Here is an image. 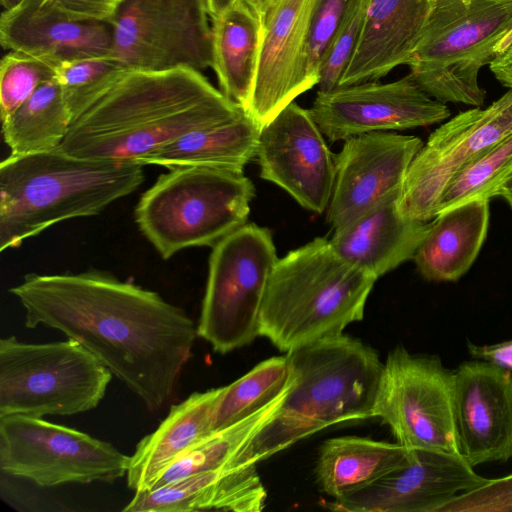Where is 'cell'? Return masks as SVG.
<instances>
[{
	"label": "cell",
	"mask_w": 512,
	"mask_h": 512,
	"mask_svg": "<svg viewBox=\"0 0 512 512\" xmlns=\"http://www.w3.org/2000/svg\"><path fill=\"white\" fill-rule=\"evenodd\" d=\"M72 124L58 147L77 157L138 163L179 137L246 113L187 67H120L66 97Z\"/></svg>",
	"instance_id": "2"
},
{
	"label": "cell",
	"mask_w": 512,
	"mask_h": 512,
	"mask_svg": "<svg viewBox=\"0 0 512 512\" xmlns=\"http://www.w3.org/2000/svg\"><path fill=\"white\" fill-rule=\"evenodd\" d=\"M512 133V89L487 108L461 112L440 125L410 163L399 199L401 213L429 221L450 182Z\"/></svg>",
	"instance_id": "13"
},
{
	"label": "cell",
	"mask_w": 512,
	"mask_h": 512,
	"mask_svg": "<svg viewBox=\"0 0 512 512\" xmlns=\"http://www.w3.org/2000/svg\"><path fill=\"white\" fill-rule=\"evenodd\" d=\"M71 124L64 90L53 78L2 122V134L10 154L38 153L58 148Z\"/></svg>",
	"instance_id": "28"
},
{
	"label": "cell",
	"mask_w": 512,
	"mask_h": 512,
	"mask_svg": "<svg viewBox=\"0 0 512 512\" xmlns=\"http://www.w3.org/2000/svg\"><path fill=\"white\" fill-rule=\"evenodd\" d=\"M54 76L53 65L20 52L9 51L0 64L1 122L7 120Z\"/></svg>",
	"instance_id": "32"
},
{
	"label": "cell",
	"mask_w": 512,
	"mask_h": 512,
	"mask_svg": "<svg viewBox=\"0 0 512 512\" xmlns=\"http://www.w3.org/2000/svg\"><path fill=\"white\" fill-rule=\"evenodd\" d=\"M224 387L194 392L172 405L156 430L137 444L130 456L127 485L135 492L152 489L164 472L188 449L211 433V423Z\"/></svg>",
	"instance_id": "23"
},
{
	"label": "cell",
	"mask_w": 512,
	"mask_h": 512,
	"mask_svg": "<svg viewBox=\"0 0 512 512\" xmlns=\"http://www.w3.org/2000/svg\"><path fill=\"white\" fill-rule=\"evenodd\" d=\"M221 468L214 471L197 473L149 490L137 491L131 501L123 508V511H199L200 500L205 490L218 478Z\"/></svg>",
	"instance_id": "33"
},
{
	"label": "cell",
	"mask_w": 512,
	"mask_h": 512,
	"mask_svg": "<svg viewBox=\"0 0 512 512\" xmlns=\"http://www.w3.org/2000/svg\"><path fill=\"white\" fill-rule=\"evenodd\" d=\"M255 194L243 170L170 169L140 197L135 221L163 259L183 249L214 246L246 224Z\"/></svg>",
	"instance_id": "6"
},
{
	"label": "cell",
	"mask_w": 512,
	"mask_h": 512,
	"mask_svg": "<svg viewBox=\"0 0 512 512\" xmlns=\"http://www.w3.org/2000/svg\"><path fill=\"white\" fill-rule=\"evenodd\" d=\"M120 67L109 57L79 59L56 65L54 78L62 86L65 97H69L96 85Z\"/></svg>",
	"instance_id": "37"
},
{
	"label": "cell",
	"mask_w": 512,
	"mask_h": 512,
	"mask_svg": "<svg viewBox=\"0 0 512 512\" xmlns=\"http://www.w3.org/2000/svg\"><path fill=\"white\" fill-rule=\"evenodd\" d=\"M143 165L61 151L13 155L0 163V251L51 226L101 213L143 183Z\"/></svg>",
	"instance_id": "4"
},
{
	"label": "cell",
	"mask_w": 512,
	"mask_h": 512,
	"mask_svg": "<svg viewBox=\"0 0 512 512\" xmlns=\"http://www.w3.org/2000/svg\"><path fill=\"white\" fill-rule=\"evenodd\" d=\"M278 260L268 229L254 223L232 231L212 248L197 335L226 354L259 336V316Z\"/></svg>",
	"instance_id": "9"
},
{
	"label": "cell",
	"mask_w": 512,
	"mask_h": 512,
	"mask_svg": "<svg viewBox=\"0 0 512 512\" xmlns=\"http://www.w3.org/2000/svg\"><path fill=\"white\" fill-rule=\"evenodd\" d=\"M309 109L294 101L261 128L260 177L288 192L307 210H327L335 179L334 155Z\"/></svg>",
	"instance_id": "15"
},
{
	"label": "cell",
	"mask_w": 512,
	"mask_h": 512,
	"mask_svg": "<svg viewBox=\"0 0 512 512\" xmlns=\"http://www.w3.org/2000/svg\"><path fill=\"white\" fill-rule=\"evenodd\" d=\"M212 68L225 96L249 108L258 67L262 20L244 1L212 18Z\"/></svg>",
	"instance_id": "27"
},
{
	"label": "cell",
	"mask_w": 512,
	"mask_h": 512,
	"mask_svg": "<svg viewBox=\"0 0 512 512\" xmlns=\"http://www.w3.org/2000/svg\"><path fill=\"white\" fill-rule=\"evenodd\" d=\"M499 196L504 198L509 204V206L512 208V180L503 187V189L499 193Z\"/></svg>",
	"instance_id": "43"
},
{
	"label": "cell",
	"mask_w": 512,
	"mask_h": 512,
	"mask_svg": "<svg viewBox=\"0 0 512 512\" xmlns=\"http://www.w3.org/2000/svg\"><path fill=\"white\" fill-rule=\"evenodd\" d=\"M287 356H275L225 386L213 414L211 433L227 428L266 406L292 384Z\"/></svg>",
	"instance_id": "30"
},
{
	"label": "cell",
	"mask_w": 512,
	"mask_h": 512,
	"mask_svg": "<svg viewBox=\"0 0 512 512\" xmlns=\"http://www.w3.org/2000/svg\"><path fill=\"white\" fill-rule=\"evenodd\" d=\"M0 43L55 67L79 59L113 58L114 29L108 22H73L41 0H23L2 12Z\"/></svg>",
	"instance_id": "20"
},
{
	"label": "cell",
	"mask_w": 512,
	"mask_h": 512,
	"mask_svg": "<svg viewBox=\"0 0 512 512\" xmlns=\"http://www.w3.org/2000/svg\"><path fill=\"white\" fill-rule=\"evenodd\" d=\"M73 22L112 23L121 0H41Z\"/></svg>",
	"instance_id": "38"
},
{
	"label": "cell",
	"mask_w": 512,
	"mask_h": 512,
	"mask_svg": "<svg viewBox=\"0 0 512 512\" xmlns=\"http://www.w3.org/2000/svg\"><path fill=\"white\" fill-rule=\"evenodd\" d=\"M413 458V450L398 442L359 436L334 437L321 445L315 475L322 492L340 499L409 464Z\"/></svg>",
	"instance_id": "25"
},
{
	"label": "cell",
	"mask_w": 512,
	"mask_h": 512,
	"mask_svg": "<svg viewBox=\"0 0 512 512\" xmlns=\"http://www.w3.org/2000/svg\"><path fill=\"white\" fill-rule=\"evenodd\" d=\"M413 460L324 507L342 512H438L460 493L488 481L462 456L415 449Z\"/></svg>",
	"instance_id": "18"
},
{
	"label": "cell",
	"mask_w": 512,
	"mask_h": 512,
	"mask_svg": "<svg viewBox=\"0 0 512 512\" xmlns=\"http://www.w3.org/2000/svg\"><path fill=\"white\" fill-rule=\"evenodd\" d=\"M111 379L110 370L77 341L0 340V417L72 416L92 410Z\"/></svg>",
	"instance_id": "8"
},
{
	"label": "cell",
	"mask_w": 512,
	"mask_h": 512,
	"mask_svg": "<svg viewBox=\"0 0 512 512\" xmlns=\"http://www.w3.org/2000/svg\"><path fill=\"white\" fill-rule=\"evenodd\" d=\"M488 199H474L437 214L414 261L429 281H457L472 266L489 226Z\"/></svg>",
	"instance_id": "24"
},
{
	"label": "cell",
	"mask_w": 512,
	"mask_h": 512,
	"mask_svg": "<svg viewBox=\"0 0 512 512\" xmlns=\"http://www.w3.org/2000/svg\"><path fill=\"white\" fill-rule=\"evenodd\" d=\"M206 0H121L112 21L121 67L162 71L212 68Z\"/></svg>",
	"instance_id": "12"
},
{
	"label": "cell",
	"mask_w": 512,
	"mask_h": 512,
	"mask_svg": "<svg viewBox=\"0 0 512 512\" xmlns=\"http://www.w3.org/2000/svg\"><path fill=\"white\" fill-rule=\"evenodd\" d=\"M413 135L377 131L344 141L334 155L335 179L326 220L337 229L402 187L408 167L423 146Z\"/></svg>",
	"instance_id": "17"
},
{
	"label": "cell",
	"mask_w": 512,
	"mask_h": 512,
	"mask_svg": "<svg viewBox=\"0 0 512 512\" xmlns=\"http://www.w3.org/2000/svg\"><path fill=\"white\" fill-rule=\"evenodd\" d=\"M355 0H318L311 20L309 69L319 82L322 61Z\"/></svg>",
	"instance_id": "35"
},
{
	"label": "cell",
	"mask_w": 512,
	"mask_h": 512,
	"mask_svg": "<svg viewBox=\"0 0 512 512\" xmlns=\"http://www.w3.org/2000/svg\"><path fill=\"white\" fill-rule=\"evenodd\" d=\"M452 385L453 372L438 356L411 354L399 345L384 363L373 417L382 419L407 449L460 455Z\"/></svg>",
	"instance_id": "11"
},
{
	"label": "cell",
	"mask_w": 512,
	"mask_h": 512,
	"mask_svg": "<svg viewBox=\"0 0 512 512\" xmlns=\"http://www.w3.org/2000/svg\"><path fill=\"white\" fill-rule=\"evenodd\" d=\"M239 0H206L211 18L218 17L230 9Z\"/></svg>",
	"instance_id": "41"
},
{
	"label": "cell",
	"mask_w": 512,
	"mask_h": 512,
	"mask_svg": "<svg viewBox=\"0 0 512 512\" xmlns=\"http://www.w3.org/2000/svg\"><path fill=\"white\" fill-rule=\"evenodd\" d=\"M438 512H512V473L460 493Z\"/></svg>",
	"instance_id": "36"
},
{
	"label": "cell",
	"mask_w": 512,
	"mask_h": 512,
	"mask_svg": "<svg viewBox=\"0 0 512 512\" xmlns=\"http://www.w3.org/2000/svg\"><path fill=\"white\" fill-rule=\"evenodd\" d=\"M512 180V133L464 168L447 186L437 214L458 204L499 196Z\"/></svg>",
	"instance_id": "31"
},
{
	"label": "cell",
	"mask_w": 512,
	"mask_h": 512,
	"mask_svg": "<svg viewBox=\"0 0 512 512\" xmlns=\"http://www.w3.org/2000/svg\"><path fill=\"white\" fill-rule=\"evenodd\" d=\"M309 112L331 142L429 126L451 114L447 105L428 95L410 73L389 83L369 81L318 90Z\"/></svg>",
	"instance_id": "14"
},
{
	"label": "cell",
	"mask_w": 512,
	"mask_h": 512,
	"mask_svg": "<svg viewBox=\"0 0 512 512\" xmlns=\"http://www.w3.org/2000/svg\"><path fill=\"white\" fill-rule=\"evenodd\" d=\"M130 456L108 442L42 417H0V470L49 488L112 483L127 474Z\"/></svg>",
	"instance_id": "10"
},
{
	"label": "cell",
	"mask_w": 512,
	"mask_h": 512,
	"mask_svg": "<svg viewBox=\"0 0 512 512\" xmlns=\"http://www.w3.org/2000/svg\"><path fill=\"white\" fill-rule=\"evenodd\" d=\"M242 1H244L248 6H250L259 15V17L262 20L266 10L268 9L269 5L272 3L273 0H242Z\"/></svg>",
	"instance_id": "42"
},
{
	"label": "cell",
	"mask_w": 512,
	"mask_h": 512,
	"mask_svg": "<svg viewBox=\"0 0 512 512\" xmlns=\"http://www.w3.org/2000/svg\"><path fill=\"white\" fill-rule=\"evenodd\" d=\"M431 4L432 0H371L362 33L338 86L377 81L395 67L407 65Z\"/></svg>",
	"instance_id": "22"
},
{
	"label": "cell",
	"mask_w": 512,
	"mask_h": 512,
	"mask_svg": "<svg viewBox=\"0 0 512 512\" xmlns=\"http://www.w3.org/2000/svg\"><path fill=\"white\" fill-rule=\"evenodd\" d=\"M318 0H273L262 18V39L247 113L262 128L317 85L309 69L311 20Z\"/></svg>",
	"instance_id": "16"
},
{
	"label": "cell",
	"mask_w": 512,
	"mask_h": 512,
	"mask_svg": "<svg viewBox=\"0 0 512 512\" xmlns=\"http://www.w3.org/2000/svg\"><path fill=\"white\" fill-rule=\"evenodd\" d=\"M452 402L457 449L469 465L512 457V371L480 359L462 363Z\"/></svg>",
	"instance_id": "19"
},
{
	"label": "cell",
	"mask_w": 512,
	"mask_h": 512,
	"mask_svg": "<svg viewBox=\"0 0 512 512\" xmlns=\"http://www.w3.org/2000/svg\"><path fill=\"white\" fill-rule=\"evenodd\" d=\"M261 127L246 112L228 122L191 131L143 158L140 165L167 169L211 167L243 170L256 156Z\"/></svg>",
	"instance_id": "26"
},
{
	"label": "cell",
	"mask_w": 512,
	"mask_h": 512,
	"mask_svg": "<svg viewBox=\"0 0 512 512\" xmlns=\"http://www.w3.org/2000/svg\"><path fill=\"white\" fill-rule=\"evenodd\" d=\"M371 0H355L341 23L320 68V91L338 86L362 33Z\"/></svg>",
	"instance_id": "34"
},
{
	"label": "cell",
	"mask_w": 512,
	"mask_h": 512,
	"mask_svg": "<svg viewBox=\"0 0 512 512\" xmlns=\"http://www.w3.org/2000/svg\"><path fill=\"white\" fill-rule=\"evenodd\" d=\"M286 356L293 384L283 403L227 465L256 464L329 426L373 418L384 363L370 346L341 334Z\"/></svg>",
	"instance_id": "3"
},
{
	"label": "cell",
	"mask_w": 512,
	"mask_h": 512,
	"mask_svg": "<svg viewBox=\"0 0 512 512\" xmlns=\"http://www.w3.org/2000/svg\"><path fill=\"white\" fill-rule=\"evenodd\" d=\"M23 0H0V3L4 10H11L18 6Z\"/></svg>",
	"instance_id": "44"
},
{
	"label": "cell",
	"mask_w": 512,
	"mask_h": 512,
	"mask_svg": "<svg viewBox=\"0 0 512 512\" xmlns=\"http://www.w3.org/2000/svg\"><path fill=\"white\" fill-rule=\"evenodd\" d=\"M291 386L272 402L245 419L210 433L200 440L172 463L154 487L197 473L214 471L228 464L273 419Z\"/></svg>",
	"instance_id": "29"
},
{
	"label": "cell",
	"mask_w": 512,
	"mask_h": 512,
	"mask_svg": "<svg viewBox=\"0 0 512 512\" xmlns=\"http://www.w3.org/2000/svg\"><path fill=\"white\" fill-rule=\"evenodd\" d=\"M402 187L395 189L350 223L335 229L330 242L348 262L377 279L414 258L431 221L405 217L399 209Z\"/></svg>",
	"instance_id": "21"
},
{
	"label": "cell",
	"mask_w": 512,
	"mask_h": 512,
	"mask_svg": "<svg viewBox=\"0 0 512 512\" xmlns=\"http://www.w3.org/2000/svg\"><path fill=\"white\" fill-rule=\"evenodd\" d=\"M377 280L317 237L289 251L272 269L261 305L259 336L289 352L343 334L363 319Z\"/></svg>",
	"instance_id": "5"
},
{
	"label": "cell",
	"mask_w": 512,
	"mask_h": 512,
	"mask_svg": "<svg viewBox=\"0 0 512 512\" xmlns=\"http://www.w3.org/2000/svg\"><path fill=\"white\" fill-rule=\"evenodd\" d=\"M468 351L475 359L489 361L512 371V340L482 346L469 342Z\"/></svg>",
	"instance_id": "39"
},
{
	"label": "cell",
	"mask_w": 512,
	"mask_h": 512,
	"mask_svg": "<svg viewBox=\"0 0 512 512\" xmlns=\"http://www.w3.org/2000/svg\"><path fill=\"white\" fill-rule=\"evenodd\" d=\"M512 27V0H432L408 61L418 85L441 103L483 105L480 69L494 59Z\"/></svg>",
	"instance_id": "7"
},
{
	"label": "cell",
	"mask_w": 512,
	"mask_h": 512,
	"mask_svg": "<svg viewBox=\"0 0 512 512\" xmlns=\"http://www.w3.org/2000/svg\"><path fill=\"white\" fill-rule=\"evenodd\" d=\"M9 292L27 328L42 325L77 341L153 412L173 395L198 337L183 309L101 271L32 273Z\"/></svg>",
	"instance_id": "1"
},
{
	"label": "cell",
	"mask_w": 512,
	"mask_h": 512,
	"mask_svg": "<svg viewBox=\"0 0 512 512\" xmlns=\"http://www.w3.org/2000/svg\"><path fill=\"white\" fill-rule=\"evenodd\" d=\"M489 65L495 77L503 85L512 89V27L500 42L495 57Z\"/></svg>",
	"instance_id": "40"
}]
</instances>
